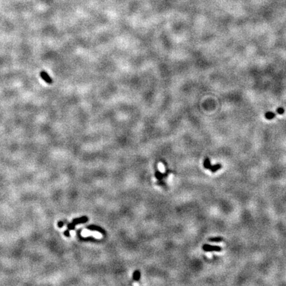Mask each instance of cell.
Returning a JSON list of instances; mask_svg holds the SVG:
<instances>
[{"label": "cell", "instance_id": "obj_6", "mask_svg": "<svg viewBox=\"0 0 286 286\" xmlns=\"http://www.w3.org/2000/svg\"><path fill=\"white\" fill-rule=\"evenodd\" d=\"M221 167H222V166H221V164H216V165H214V166L210 165L209 169H210V170L212 172H215L216 171H217V170H218L219 169H221Z\"/></svg>", "mask_w": 286, "mask_h": 286}, {"label": "cell", "instance_id": "obj_1", "mask_svg": "<svg viewBox=\"0 0 286 286\" xmlns=\"http://www.w3.org/2000/svg\"><path fill=\"white\" fill-rule=\"evenodd\" d=\"M87 221H88V217H86V216H83V217H80V218H74L72 221V223L69 224V225H68V230H74V229H75V225H78V224L85 223V222H87Z\"/></svg>", "mask_w": 286, "mask_h": 286}, {"label": "cell", "instance_id": "obj_2", "mask_svg": "<svg viewBox=\"0 0 286 286\" xmlns=\"http://www.w3.org/2000/svg\"><path fill=\"white\" fill-rule=\"evenodd\" d=\"M203 250L206 252H212V251H221V248L219 246H211L209 244H204L203 246Z\"/></svg>", "mask_w": 286, "mask_h": 286}, {"label": "cell", "instance_id": "obj_4", "mask_svg": "<svg viewBox=\"0 0 286 286\" xmlns=\"http://www.w3.org/2000/svg\"><path fill=\"white\" fill-rule=\"evenodd\" d=\"M87 229L90 230L98 231V232H99V233H101L102 234H105V230H103L101 227H100V226H97V225H90V226H87Z\"/></svg>", "mask_w": 286, "mask_h": 286}, {"label": "cell", "instance_id": "obj_12", "mask_svg": "<svg viewBox=\"0 0 286 286\" xmlns=\"http://www.w3.org/2000/svg\"><path fill=\"white\" fill-rule=\"evenodd\" d=\"M81 239L83 240H93L94 238L93 237H86V238H83V237H81Z\"/></svg>", "mask_w": 286, "mask_h": 286}, {"label": "cell", "instance_id": "obj_8", "mask_svg": "<svg viewBox=\"0 0 286 286\" xmlns=\"http://www.w3.org/2000/svg\"><path fill=\"white\" fill-rule=\"evenodd\" d=\"M275 114L274 113H272V112H267L265 113V117L267 119H272L273 118L275 117Z\"/></svg>", "mask_w": 286, "mask_h": 286}, {"label": "cell", "instance_id": "obj_3", "mask_svg": "<svg viewBox=\"0 0 286 286\" xmlns=\"http://www.w3.org/2000/svg\"><path fill=\"white\" fill-rule=\"evenodd\" d=\"M40 75H41V78L45 82H46L48 84H52L53 83V80L52 79V78L49 76L48 74L44 71H42L40 73Z\"/></svg>", "mask_w": 286, "mask_h": 286}, {"label": "cell", "instance_id": "obj_13", "mask_svg": "<svg viewBox=\"0 0 286 286\" xmlns=\"http://www.w3.org/2000/svg\"><path fill=\"white\" fill-rule=\"evenodd\" d=\"M64 234L65 236H66V237H70V230H66V231L64 233Z\"/></svg>", "mask_w": 286, "mask_h": 286}, {"label": "cell", "instance_id": "obj_9", "mask_svg": "<svg viewBox=\"0 0 286 286\" xmlns=\"http://www.w3.org/2000/svg\"><path fill=\"white\" fill-rule=\"evenodd\" d=\"M210 165H211V163H210V160H209V158H206L205 159V161H204V163H203L204 168H205V169H209Z\"/></svg>", "mask_w": 286, "mask_h": 286}, {"label": "cell", "instance_id": "obj_11", "mask_svg": "<svg viewBox=\"0 0 286 286\" xmlns=\"http://www.w3.org/2000/svg\"><path fill=\"white\" fill-rule=\"evenodd\" d=\"M277 112L279 114H283V113H284V109H283V108H281V107H279V108H278V109H277Z\"/></svg>", "mask_w": 286, "mask_h": 286}, {"label": "cell", "instance_id": "obj_5", "mask_svg": "<svg viewBox=\"0 0 286 286\" xmlns=\"http://www.w3.org/2000/svg\"><path fill=\"white\" fill-rule=\"evenodd\" d=\"M155 176L158 180H162L164 177H166L167 173H162L159 172L158 170H156V172H155Z\"/></svg>", "mask_w": 286, "mask_h": 286}, {"label": "cell", "instance_id": "obj_14", "mask_svg": "<svg viewBox=\"0 0 286 286\" xmlns=\"http://www.w3.org/2000/svg\"><path fill=\"white\" fill-rule=\"evenodd\" d=\"M58 226L59 228H62L64 226V222L62 221H60L58 223Z\"/></svg>", "mask_w": 286, "mask_h": 286}, {"label": "cell", "instance_id": "obj_10", "mask_svg": "<svg viewBox=\"0 0 286 286\" xmlns=\"http://www.w3.org/2000/svg\"><path fill=\"white\" fill-rule=\"evenodd\" d=\"M222 240V239L221 238H210L209 240L211 241V242H220Z\"/></svg>", "mask_w": 286, "mask_h": 286}, {"label": "cell", "instance_id": "obj_7", "mask_svg": "<svg viewBox=\"0 0 286 286\" xmlns=\"http://www.w3.org/2000/svg\"><path fill=\"white\" fill-rule=\"evenodd\" d=\"M140 272L138 270H136V271H134L133 275H132V278L135 281H138L140 278Z\"/></svg>", "mask_w": 286, "mask_h": 286}]
</instances>
